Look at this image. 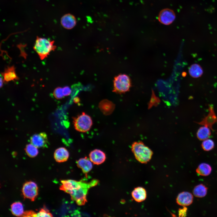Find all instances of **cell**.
<instances>
[{"mask_svg":"<svg viewBox=\"0 0 217 217\" xmlns=\"http://www.w3.org/2000/svg\"><path fill=\"white\" fill-rule=\"evenodd\" d=\"M11 210L13 215L17 216H21L24 212L22 204L19 202L14 203L11 205Z\"/></svg>","mask_w":217,"mask_h":217,"instance_id":"obj_23","label":"cell"},{"mask_svg":"<svg viewBox=\"0 0 217 217\" xmlns=\"http://www.w3.org/2000/svg\"><path fill=\"white\" fill-rule=\"evenodd\" d=\"M175 18V14L173 10L168 8H165L160 12L158 16V20L162 24L168 25L172 23Z\"/></svg>","mask_w":217,"mask_h":217,"instance_id":"obj_10","label":"cell"},{"mask_svg":"<svg viewBox=\"0 0 217 217\" xmlns=\"http://www.w3.org/2000/svg\"><path fill=\"white\" fill-rule=\"evenodd\" d=\"M98 183V180L93 179L89 182H86L80 188L70 191L68 193L70 195L71 199L77 205H84L87 202L86 196L89 189L96 185Z\"/></svg>","mask_w":217,"mask_h":217,"instance_id":"obj_2","label":"cell"},{"mask_svg":"<svg viewBox=\"0 0 217 217\" xmlns=\"http://www.w3.org/2000/svg\"><path fill=\"white\" fill-rule=\"evenodd\" d=\"M209 113L202 120L197 123L200 125L208 127L213 130L212 126L217 123V116L216 115L212 105H210L209 108Z\"/></svg>","mask_w":217,"mask_h":217,"instance_id":"obj_8","label":"cell"},{"mask_svg":"<svg viewBox=\"0 0 217 217\" xmlns=\"http://www.w3.org/2000/svg\"><path fill=\"white\" fill-rule=\"evenodd\" d=\"M2 75L3 77L4 83H5L19 79L14 66L8 67L5 68L4 71L2 73Z\"/></svg>","mask_w":217,"mask_h":217,"instance_id":"obj_14","label":"cell"},{"mask_svg":"<svg viewBox=\"0 0 217 217\" xmlns=\"http://www.w3.org/2000/svg\"><path fill=\"white\" fill-rule=\"evenodd\" d=\"M193 200V195L187 191H184L179 193L176 199L177 203L182 206H189L192 204Z\"/></svg>","mask_w":217,"mask_h":217,"instance_id":"obj_11","label":"cell"},{"mask_svg":"<svg viewBox=\"0 0 217 217\" xmlns=\"http://www.w3.org/2000/svg\"><path fill=\"white\" fill-rule=\"evenodd\" d=\"M214 141L210 139H206L203 140L201 144V146L203 150L208 151L212 149L214 147Z\"/></svg>","mask_w":217,"mask_h":217,"instance_id":"obj_25","label":"cell"},{"mask_svg":"<svg viewBox=\"0 0 217 217\" xmlns=\"http://www.w3.org/2000/svg\"><path fill=\"white\" fill-rule=\"evenodd\" d=\"M73 119L75 129L80 132L84 133L88 131L93 124L91 118L84 112L76 117L73 118Z\"/></svg>","mask_w":217,"mask_h":217,"instance_id":"obj_5","label":"cell"},{"mask_svg":"<svg viewBox=\"0 0 217 217\" xmlns=\"http://www.w3.org/2000/svg\"><path fill=\"white\" fill-rule=\"evenodd\" d=\"M69 154L67 149L64 147H61L56 149L54 153V158L58 162H62L67 160Z\"/></svg>","mask_w":217,"mask_h":217,"instance_id":"obj_16","label":"cell"},{"mask_svg":"<svg viewBox=\"0 0 217 217\" xmlns=\"http://www.w3.org/2000/svg\"><path fill=\"white\" fill-rule=\"evenodd\" d=\"M131 149L136 159L141 163L146 164L152 158L153 152L142 142H134Z\"/></svg>","mask_w":217,"mask_h":217,"instance_id":"obj_3","label":"cell"},{"mask_svg":"<svg viewBox=\"0 0 217 217\" xmlns=\"http://www.w3.org/2000/svg\"><path fill=\"white\" fill-rule=\"evenodd\" d=\"M92 162L86 157L81 158L76 162L77 166L81 169L83 172L85 174L88 173L92 169Z\"/></svg>","mask_w":217,"mask_h":217,"instance_id":"obj_18","label":"cell"},{"mask_svg":"<svg viewBox=\"0 0 217 217\" xmlns=\"http://www.w3.org/2000/svg\"><path fill=\"white\" fill-rule=\"evenodd\" d=\"M61 185L59 189L68 193L72 190L80 188L85 183L84 181H77L73 180L68 179L61 181Z\"/></svg>","mask_w":217,"mask_h":217,"instance_id":"obj_7","label":"cell"},{"mask_svg":"<svg viewBox=\"0 0 217 217\" xmlns=\"http://www.w3.org/2000/svg\"><path fill=\"white\" fill-rule=\"evenodd\" d=\"M36 213L32 210L27 211L24 212L22 217H36Z\"/></svg>","mask_w":217,"mask_h":217,"instance_id":"obj_29","label":"cell"},{"mask_svg":"<svg viewBox=\"0 0 217 217\" xmlns=\"http://www.w3.org/2000/svg\"><path fill=\"white\" fill-rule=\"evenodd\" d=\"M37 147L31 144L26 145L25 150L27 155L30 157L33 158L36 156L38 153Z\"/></svg>","mask_w":217,"mask_h":217,"instance_id":"obj_24","label":"cell"},{"mask_svg":"<svg viewBox=\"0 0 217 217\" xmlns=\"http://www.w3.org/2000/svg\"><path fill=\"white\" fill-rule=\"evenodd\" d=\"M54 41L44 38L36 37L33 49L41 60L47 58L51 52L56 49Z\"/></svg>","mask_w":217,"mask_h":217,"instance_id":"obj_1","label":"cell"},{"mask_svg":"<svg viewBox=\"0 0 217 217\" xmlns=\"http://www.w3.org/2000/svg\"><path fill=\"white\" fill-rule=\"evenodd\" d=\"M131 196L137 202H141L145 200L146 198V192L143 187H137L134 188L131 192Z\"/></svg>","mask_w":217,"mask_h":217,"instance_id":"obj_17","label":"cell"},{"mask_svg":"<svg viewBox=\"0 0 217 217\" xmlns=\"http://www.w3.org/2000/svg\"><path fill=\"white\" fill-rule=\"evenodd\" d=\"M99 106L101 111L105 115L111 114L115 108L114 104L107 99H104L101 101L99 103Z\"/></svg>","mask_w":217,"mask_h":217,"instance_id":"obj_15","label":"cell"},{"mask_svg":"<svg viewBox=\"0 0 217 217\" xmlns=\"http://www.w3.org/2000/svg\"><path fill=\"white\" fill-rule=\"evenodd\" d=\"M113 92L118 94L125 93L129 91L132 86L131 79L127 74H121L113 80Z\"/></svg>","mask_w":217,"mask_h":217,"instance_id":"obj_4","label":"cell"},{"mask_svg":"<svg viewBox=\"0 0 217 217\" xmlns=\"http://www.w3.org/2000/svg\"><path fill=\"white\" fill-rule=\"evenodd\" d=\"M187 208L186 206H183L182 208L179 209L178 210V215L179 217H185L187 215Z\"/></svg>","mask_w":217,"mask_h":217,"instance_id":"obj_28","label":"cell"},{"mask_svg":"<svg viewBox=\"0 0 217 217\" xmlns=\"http://www.w3.org/2000/svg\"><path fill=\"white\" fill-rule=\"evenodd\" d=\"M30 141L37 148L46 147L48 144L47 135L45 132L33 135L30 138Z\"/></svg>","mask_w":217,"mask_h":217,"instance_id":"obj_9","label":"cell"},{"mask_svg":"<svg viewBox=\"0 0 217 217\" xmlns=\"http://www.w3.org/2000/svg\"><path fill=\"white\" fill-rule=\"evenodd\" d=\"M212 168L209 164L203 163L200 164L196 170L197 174L202 176H207L211 173Z\"/></svg>","mask_w":217,"mask_h":217,"instance_id":"obj_22","label":"cell"},{"mask_svg":"<svg viewBox=\"0 0 217 217\" xmlns=\"http://www.w3.org/2000/svg\"><path fill=\"white\" fill-rule=\"evenodd\" d=\"M207 189V188L203 184H198L194 188L193 191V195L197 197H203L206 195Z\"/></svg>","mask_w":217,"mask_h":217,"instance_id":"obj_20","label":"cell"},{"mask_svg":"<svg viewBox=\"0 0 217 217\" xmlns=\"http://www.w3.org/2000/svg\"><path fill=\"white\" fill-rule=\"evenodd\" d=\"M77 21L75 16L71 14L64 15L61 19V24L62 26L67 29H71L76 25Z\"/></svg>","mask_w":217,"mask_h":217,"instance_id":"obj_13","label":"cell"},{"mask_svg":"<svg viewBox=\"0 0 217 217\" xmlns=\"http://www.w3.org/2000/svg\"><path fill=\"white\" fill-rule=\"evenodd\" d=\"M91 161L94 164L99 165L103 163L106 159L105 153L99 149H95L91 151L89 155Z\"/></svg>","mask_w":217,"mask_h":217,"instance_id":"obj_12","label":"cell"},{"mask_svg":"<svg viewBox=\"0 0 217 217\" xmlns=\"http://www.w3.org/2000/svg\"><path fill=\"white\" fill-rule=\"evenodd\" d=\"M210 129L204 126L200 127L197 132V138L200 140H204L208 139L211 135Z\"/></svg>","mask_w":217,"mask_h":217,"instance_id":"obj_19","label":"cell"},{"mask_svg":"<svg viewBox=\"0 0 217 217\" xmlns=\"http://www.w3.org/2000/svg\"><path fill=\"white\" fill-rule=\"evenodd\" d=\"M189 73L191 77L193 78L200 77L203 74V70L200 66L197 64L191 65L189 69Z\"/></svg>","mask_w":217,"mask_h":217,"instance_id":"obj_21","label":"cell"},{"mask_svg":"<svg viewBox=\"0 0 217 217\" xmlns=\"http://www.w3.org/2000/svg\"><path fill=\"white\" fill-rule=\"evenodd\" d=\"M22 193L24 198L35 200L38 194V187L36 184L32 181H27L24 184Z\"/></svg>","mask_w":217,"mask_h":217,"instance_id":"obj_6","label":"cell"},{"mask_svg":"<svg viewBox=\"0 0 217 217\" xmlns=\"http://www.w3.org/2000/svg\"><path fill=\"white\" fill-rule=\"evenodd\" d=\"M74 99V101L75 102H79V99L78 98V97L75 98Z\"/></svg>","mask_w":217,"mask_h":217,"instance_id":"obj_31","label":"cell"},{"mask_svg":"<svg viewBox=\"0 0 217 217\" xmlns=\"http://www.w3.org/2000/svg\"><path fill=\"white\" fill-rule=\"evenodd\" d=\"M63 88L65 96H68L71 94V90L69 86H67Z\"/></svg>","mask_w":217,"mask_h":217,"instance_id":"obj_30","label":"cell"},{"mask_svg":"<svg viewBox=\"0 0 217 217\" xmlns=\"http://www.w3.org/2000/svg\"><path fill=\"white\" fill-rule=\"evenodd\" d=\"M53 95L54 97L57 99H61L64 97L63 88L58 87L56 88L54 90Z\"/></svg>","mask_w":217,"mask_h":217,"instance_id":"obj_26","label":"cell"},{"mask_svg":"<svg viewBox=\"0 0 217 217\" xmlns=\"http://www.w3.org/2000/svg\"><path fill=\"white\" fill-rule=\"evenodd\" d=\"M52 214L45 208H42L36 213V217H52Z\"/></svg>","mask_w":217,"mask_h":217,"instance_id":"obj_27","label":"cell"}]
</instances>
